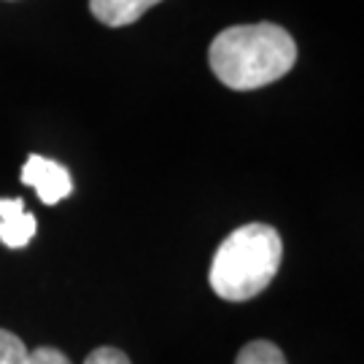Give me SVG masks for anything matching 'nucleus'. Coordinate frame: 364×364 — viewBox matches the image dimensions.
I'll return each instance as SVG.
<instances>
[{"mask_svg": "<svg viewBox=\"0 0 364 364\" xmlns=\"http://www.w3.org/2000/svg\"><path fill=\"white\" fill-rule=\"evenodd\" d=\"M208 63L224 87L237 92L259 90L294 68L297 43L273 22L227 27L210 43Z\"/></svg>", "mask_w": 364, "mask_h": 364, "instance_id": "obj_1", "label": "nucleus"}, {"mask_svg": "<svg viewBox=\"0 0 364 364\" xmlns=\"http://www.w3.org/2000/svg\"><path fill=\"white\" fill-rule=\"evenodd\" d=\"M284 240L270 224H246L230 232L210 262V289L227 302H246L273 284Z\"/></svg>", "mask_w": 364, "mask_h": 364, "instance_id": "obj_2", "label": "nucleus"}, {"mask_svg": "<svg viewBox=\"0 0 364 364\" xmlns=\"http://www.w3.org/2000/svg\"><path fill=\"white\" fill-rule=\"evenodd\" d=\"M22 183L33 186L38 192L41 203H46V205H57L60 200H65L73 192V178L65 165L41 154L27 156V162L22 165Z\"/></svg>", "mask_w": 364, "mask_h": 364, "instance_id": "obj_3", "label": "nucleus"}, {"mask_svg": "<svg viewBox=\"0 0 364 364\" xmlns=\"http://www.w3.org/2000/svg\"><path fill=\"white\" fill-rule=\"evenodd\" d=\"M36 235V216L27 213L19 197L0 200V243L9 248H25Z\"/></svg>", "mask_w": 364, "mask_h": 364, "instance_id": "obj_4", "label": "nucleus"}, {"mask_svg": "<svg viewBox=\"0 0 364 364\" xmlns=\"http://www.w3.org/2000/svg\"><path fill=\"white\" fill-rule=\"evenodd\" d=\"M156 3H162V0H90V11L103 25L124 27L138 22Z\"/></svg>", "mask_w": 364, "mask_h": 364, "instance_id": "obj_5", "label": "nucleus"}, {"mask_svg": "<svg viewBox=\"0 0 364 364\" xmlns=\"http://www.w3.org/2000/svg\"><path fill=\"white\" fill-rule=\"evenodd\" d=\"M235 364H287L281 348L270 340H254L240 348Z\"/></svg>", "mask_w": 364, "mask_h": 364, "instance_id": "obj_6", "label": "nucleus"}, {"mask_svg": "<svg viewBox=\"0 0 364 364\" xmlns=\"http://www.w3.org/2000/svg\"><path fill=\"white\" fill-rule=\"evenodd\" d=\"M27 346L9 329H0V364H27Z\"/></svg>", "mask_w": 364, "mask_h": 364, "instance_id": "obj_7", "label": "nucleus"}, {"mask_svg": "<svg viewBox=\"0 0 364 364\" xmlns=\"http://www.w3.org/2000/svg\"><path fill=\"white\" fill-rule=\"evenodd\" d=\"M84 364H132L127 359V353L119 351V348H111V346H103V348H95V351L87 356Z\"/></svg>", "mask_w": 364, "mask_h": 364, "instance_id": "obj_8", "label": "nucleus"}, {"mask_svg": "<svg viewBox=\"0 0 364 364\" xmlns=\"http://www.w3.org/2000/svg\"><path fill=\"white\" fill-rule=\"evenodd\" d=\"M27 364H70V359L63 351L43 346V348H36V351L27 353Z\"/></svg>", "mask_w": 364, "mask_h": 364, "instance_id": "obj_9", "label": "nucleus"}]
</instances>
